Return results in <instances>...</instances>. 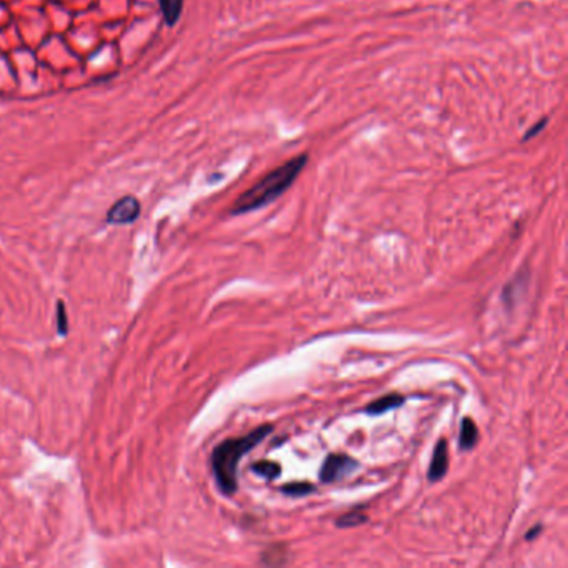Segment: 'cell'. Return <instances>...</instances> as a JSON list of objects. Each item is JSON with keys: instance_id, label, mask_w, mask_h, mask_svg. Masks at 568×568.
I'll list each match as a JSON object with an SVG mask.
<instances>
[{"instance_id": "6da1fadb", "label": "cell", "mask_w": 568, "mask_h": 568, "mask_svg": "<svg viewBox=\"0 0 568 568\" xmlns=\"http://www.w3.org/2000/svg\"><path fill=\"white\" fill-rule=\"evenodd\" d=\"M307 160H309V157H307L305 153H302V155H297L294 157V159L287 160V162L280 165L279 168H275L270 174H267L266 177L259 180L252 189L244 192V194L237 198L235 205L232 207V214L240 215L253 212V210H259L262 209V207L268 205V203L277 201L280 195L295 182V179L298 177V174H300L303 167L307 165Z\"/></svg>"}, {"instance_id": "52a82bcc", "label": "cell", "mask_w": 568, "mask_h": 568, "mask_svg": "<svg viewBox=\"0 0 568 568\" xmlns=\"http://www.w3.org/2000/svg\"><path fill=\"white\" fill-rule=\"evenodd\" d=\"M478 440V428L472 418H463L462 430H460V448L462 450H470Z\"/></svg>"}, {"instance_id": "3957f363", "label": "cell", "mask_w": 568, "mask_h": 568, "mask_svg": "<svg viewBox=\"0 0 568 568\" xmlns=\"http://www.w3.org/2000/svg\"><path fill=\"white\" fill-rule=\"evenodd\" d=\"M357 467H359V463L352 456L344 454H332L325 459L324 465H322L320 480L325 483L337 482V480L347 477L352 472H355Z\"/></svg>"}, {"instance_id": "277c9868", "label": "cell", "mask_w": 568, "mask_h": 568, "mask_svg": "<svg viewBox=\"0 0 568 568\" xmlns=\"http://www.w3.org/2000/svg\"><path fill=\"white\" fill-rule=\"evenodd\" d=\"M140 215V202L135 197L120 198L112 205V209L107 214V222L109 224H132L137 217Z\"/></svg>"}, {"instance_id": "7a4b0ae2", "label": "cell", "mask_w": 568, "mask_h": 568, "mask_svg": "<svg viewBox=\"0 0 568 568\" xmlns=\"http://www.w3.org/2000/svg\"><path fill=\"white\" fill-rule=\"evenodd\" d=\"M272 430H274L272 425H262L248 435L240 437V439H229L215 447L212 454V470L222 493L232 495L237 492V487H239L237 470H239L240 460L248 452H252L253 447H257L266 437L270 435Z\"/></svg>"}, {"instance_id": "7c38bea8", "label": "cell", "mask_w": 568, "mask_h": 568, "mask_svg": "<svg viewBox=\"0 0 568 568\" xmlns=\"http://www.w3.org/2000/svg\"><path fill=\"white\" fill-rule=\"evenodd\" d=\"M547 122H548V118H542V120H539L537 122L535 125L532 127L530 130H528L527 133H525V137H524V140H528V139H532V137H535L537 133L540 132V130H543L545 129V125H547Z\"/></svg>"}, {"instance_id": "30bf717a", "label": "cell", "mask_w": 568, "mask_h": 568, "mask_svg": "<svg viewBox=\"0 0 568 568\" xmlns=\"http://www.w3.org/2000/svg\"><path fill=\"white\" fill-rule=\"evenodd\" d=\"M312 483H302V482H294L289 483V485L282 487V492L287 495H292V497H303V495H309L313 492Z\"/></svg>"}, {"instance_id": "5b68a950", "label": "cell", "mask_w": 568, "mask_h": 568, "mask_svg": "<svg viewBox=\"0 0 568 568\" xmlns=\"http://www.w3.org/2000/svg\"><path fill=\"white\" fill-rule=\"evenodd\" d=\"M447 468H448L447 442H445V440H440V442L435 445L432 462H430V468H428L430 482H439L440 478H443V475L447 474Z\"/></svg>"}, {"instance_id": "4fadbf2b", "label": "cell", "mask_w": 568, "mask_h": 568, "mask_svg": "<svg viewBox=\"0 0 568 568\" xmlns=\"http://www.w3.org/2000/svg\"><path fill=\"white\" fill-rule=\"evenodd\" d=\"M59 328H60V332L62 333H65V317H64V305L62 303H59Z\"/></svg>"}, {"instance_id": "9c48e42d", "label": "cell", "mask_w": 568, "mask_h": 568, "mask_svg": "<svg viewBox=\"0 0 568 568\" xmlns=\"http://www.w3.org/2000/svg\"><path fill=\"white\" fill-rule=\"evenodd\" d=\"M252 470L255 472V474L262 475V477L266 478H277L280 475V472H282V467L279 465V463L275 462H268V460H263V462H257L255 465L252 467Z\"/></svg>"}, {"instance_id": "5bb4252c", "label": "cell", "mask_w": 568, "mask_h": 568, "mask_svg": "<svg viewBox=\"0 0 568 568\" xmlns=\"http://www.w3.org/2000/svg\"><path fill=\"white\" fill-rule=\"evenodd\" d=\"M540 532H542V527H540V525H537V527H533L532 532H528L527 535H525V539H527V540H533L537 535H539Z\"/></svg>"}, {"instance_id": "ba28073f", "label": "cell", "mask_w": 568, "mask_h": 568, "mask_svg": "<svg viewBox=\"0 0 568 568\" xmlns=\"http://www.w3.org/2000/svg\"><path fill=\"white\" fill-rule=\"evenodd\" d=\"M160 9H162L167 25H175L182 14L183 0H160Z\"/></svg>"}, {"instance_id": "8992f818", "label": "cell", "mask_w": 568, "mask_h": 568, "mask_svg": "<svg viewBox=\"0 0 568 568\" xmlns=\"http://www.w3.org/2000/svg\"><path fill=\"white\" fill-rule=\"evenodd\" d=\"M404 402H405V398L402 397V395L389 393V395H385V397L378 398V400L372 402L365 410H367V413H370V415H380V413L389 412V410L391 409H397V406H400Z\"/></svg>"}, {"instance_id": "8fae6325", "label": "cell", "mask_w": 568, "mask_h": 568, "mask_svg": "<svg viewBox=\"0 0 568 568\" xmlns=\"http://www.w3.org/2000/svg\"><path fill=\"white\" fill-rule=\"evenodd\" d=\"M363 521H367L365 513L350 512V513H347V515L339 518V520H337V525L344 528H350V527H357V525L363 524Z\"/></svg>"}]
</instances>
